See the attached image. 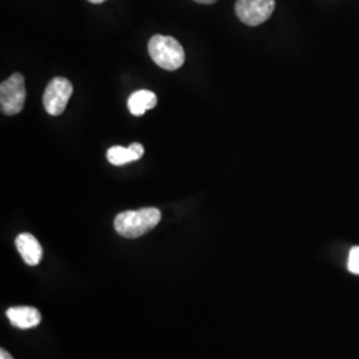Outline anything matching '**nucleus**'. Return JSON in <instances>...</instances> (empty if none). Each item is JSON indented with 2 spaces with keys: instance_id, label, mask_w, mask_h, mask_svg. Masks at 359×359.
<instances>
[{
  "instance_id": "f257e3e1",
  "label": "nucleus",
  "mask_w": 359,
  "mask_h": 359,
  "mask_svg": "<svg viewBox=\"0 0 359 359\" xmlns=\"http://www.w3.org/2000/svg\"><path fill=\"white\" fill-rule=\"evenodd\" d=\"M161 219V212L156 208L127 210L115 218V229L120 236L137 238L152 231Z\"/></svg>"
},
{
  "instance_id": "f03ea898",
  "label": "nucleus",
  "mask_w": 359,
  "mask_h": 359,
  "mask_svg": "<svg viewBox=\"0 0 359 359\" xmlns=\"http://www.w3.org/2000/svg\"><path fill=\"white\" fill-rule=\"evenodd\" d=\"M148 52L156 65L167 71H176L185 62V52L172 36L154 35L148 43Z\"/></svg>"
},
{
  "instance_id": "7ed1b4c3",
  "label": "nucleus",
  "mask_w": 359,
  "mask_h": 359,
  "mask_svg": "<svg viewBox=\"0 0 359 359\" xmlns=\"http://www.w3.org/2000/svg\"><path fill=\"white\" fill-rule=\"evenodd\" d=\"M26 84L22 74H13L0 86V107L4 115H18L26 102Z\"/></svg>"
},
{
  "instance_id": "20e7f679",
  "label": "nucleus",
  "mask_w": 359,
  "mask_h": 359,
  "mask_svg": "<svg viewBox=\"0 0 359 359\" xmlns=\"http://www.w3.org/2000/svg\"><path fill=\"white\" fill-rule=\"evenodd\" d=\"M74 92L69 80L65 77H55L44 90L43 104L46 111L52 116H60L65 111Z\"/></svg>"
},
{
  "instance_id": "39448f33",
  "label": "nucleus",
  "mask_w": 359,
  "mask_h": 359,
  "mask_svg": "<svg viewBox=\"0 0 359 359\" xmlns=\"http://www.w3.org/2000/svg\"><path fill=\"white\" fill-rule=\"evenodd\" d=\"M276 8V0H237V18L246 26L256 27L266 22Z\"/></svg>"
},
{
  "instance_id": "423d86ee",
  "label": "nucleus",
  "mask_w": 359,
  "mask_h": 359,
  "mask_svg": "<svg viewBox=\"0 0 359 359\" xmlns=\"http://www.w3.org/2000/svg\"><path fill=\"white\" fill-rule=\"evenodd\" d=\"M15 244L27 265H29V266L38 265L43 257V249L39 244L38 240L32 234H29V233L19 234L16 237Z\"/></svg>"
},
{
  "instance_id": "0eeeda50",
  "label": "nucleus",
  "mask_w": 359,
  "mask_h": 359,
  "mask_svg": "<svg viewBox=\"0 0 359 359\" xmlns=\"http://www.w3.org/2000/svg\"><path fill=\"white\" fill-rule=\"evenodd\" d=\"M7 317L11 325L19 329L36 327L41 321V314L32 306H13L7 310Z\"/></svg>"
},
{
  "instance_id": "6e6552de",
  "label": "nucleus",
  "mask_w": 359,
  "mask_h": 359,
  "mask_svg": "<svg viewBox=\"0 0 359 359\" xmlns=\"http://www.w3.org/2000/svg\"><path fill=\"white\" fill-rule=\"evenodd\" d=\"M142 154H144V147L142 144L140 142H133V144L129 145L128 148H123V147L109 148L108 152H107V158L112 165L120 167V165L128 164L132 161L140 160Z\"/></svg>"
},
{
  "instance_id": "1a4fd4ad",
  "label": "nucleus",
  "mask_w": 359,
  "mask_h": 359,
  "mask_svg": "<svg viewBox=\"0 0 359 359\" xmlns=\"http://www.w3.org/2000/svg\"><path fill=\"white\" fill-rule=\"evenodd\" d=\"M157 104V96L152 90H140L132 93L128 99L129 112L133 116H142Z\"/></svg>"
},
{
  "instance_id": "9d476101",
  "label": "nucleus",
  "mask_w": 359,
  "mask_h": 359,
  "mask_svg": "<svg viewBox=\"0 0 359 359\" xmlns=\"http://www.w3.org/2000/svg\"><path fill=\"white\" fill-rule=\"evenodd\" d=\"M347 268L353 274H359V246H355L350 250Z\"/></svg>"
},
{
  "instance_id": "9b49d317",
  "label": "nucleus",
  "mask_w": 359,
  "mask_h": 359,
  "mask_svg": "<svg viewBox=\"0 0 359 359\" xmlns=\"http://www.w3.org/2000/svg\"><path fill=\"white\" fill-rule=\"evenodd\" d=\"M0 359H13L11 355H10V353H7L4 348H1L0 350Z\"/></svg>"
},
{
  "instance_id": "f8f14e48",
  "label": "nucleus",
  "mask_w": 359,
  "mask_h": 359,
  "mask_svg": "<svg viewBox=\"0 0 359 359\" xmlns=\"http://www.w3.org/2000/svg\"><path fill=\"white\" fill-rule=\"evenodd\" d=\"M194 1L201 3V4H213V3H216L217 0H194Z\"/></svg>"
},
{
  "instance_id": "ddd939ff",
  "label": "nucleus",
  "mask_w": 359,
  "mask_h": 359,
  "mask_svg": "<svg viewBox=\"0 0 359 359\" xmlns=\"http://www.w3.org/2000/svg\"><path fill=\"white\" fill-rule=\"evenodd\" d=\"M90 3H93V4H100V3H103L105 0H88Z\"/></svg>"
}]
</instances>
